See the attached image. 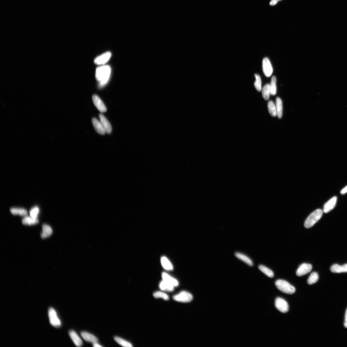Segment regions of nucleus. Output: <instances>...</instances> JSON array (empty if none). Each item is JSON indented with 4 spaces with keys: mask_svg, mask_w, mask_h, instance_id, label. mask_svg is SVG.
I'll return each mask as SVG.
<instances>
[{
    "mask_svg": "<svg viewBox=\"0 0 347 347\" xmlns=\"http://www.w3.org/2000/svg\"><path fill=\"white\" fill-rule=\"evenodd\" d=\"M312 265L309 264L303 263L299 267L296 271V275L298 276L305 275L310 272L312 269Z\"/></svg>",
    "mask_w": 347,
    "mask_h": 347,
    "instance_id": "1a4fd4ad",
    "label": "nucleus"
},
{
    "mask_svg": "<svg viewBox=\"0 0 347 347\" xmlns=\"http://www.w3.org/2000/svg\"><path fill=\"white\" fill-rule=\"evenodd\" d=\"M161 262L163 267L165 270H173V267L172 264L166 257H161Z\"/></svg>",
    "mask_w": 347,
    "mask_h": 347,
    "instance_id": "b1692460",
    "label": "nucleus"
},
{
    "mask_svg": "<svg viewBox=\"0 0 347 347\" xmlns=\"http://www.w3.org/2000/svg\"><path fill=\"white\" fill-rule=\"evenodd\" d=\"M154 297L156 298H161L165 300H168L169 296L166 294L160 291L156 292L153 294Z\"/></svg>",
    "mask_w": 347,
    "mask_h": 347,
    "instance_id": "2f4dec72",
    "label": "nucleus"
},
{
    "mask_svg": "<svg viewBox=\"0 0 347 347\" xmlns=\"http://www.w3.org/2000/svg\"><path fill=\"white\" fill-rule=\"evenodd\" d=\"M162 277L163 280L172 285L174 287H176L178 285L179 283L176 280L172 278L168 274L163 273L162 274Z\"/></svg>",
    "mask_w": 347,
    "mask_h": 347,
    "instance_id": "a211bd4d",
    "label": "nucleus"
},
{
    "mask_svg": "<svg viewBox=\"0 0 347 347\" xmlns=\"http://www.w3.org/2000/svg\"><path fill=\"white\" fill-rule=\"evenodd\" d=\"M276 77L273 76L271 79V83L270 84V94L275 95L276 93Z\"/></svg>",
    "mask_w": 347,
    "mask_h": 347,
    "instance_id": "c756f323",
    "label": "nucleus"
},
{
    "mask_svg": "<svg viewBox=\"0 0 347 347\" xmlns=\"http://www.w3.org/2000/svg\"><path fill=\"white\" fill-rule=\"evenodd\" d=\"M69 334L70 338L76 346L80 347L82 345L83 342L82 340L75 331L72 330L70 331Z\"/></svg>",
    "mask_w": 347,
    "mask_h": 347,
    "instance_id": "dca6fc26",
    "label": "nucleus"
},
{
    "mask_svg": "<svg viewBox=\"0 0 347 347\" xmlns=\"http://www.w3.org/2000/svg\"><path fill=\"white\" fill-rule=\"evenodd\" d=\"M23 224L27 225H32L36 224L39 222L37 219H33L31 217L26 216L22 220Z\"/></svg>",
    "mask_w": 347,
    "mask_h": 347,
    "instance_id": "393cba45",
    "label": "nucleus"
},
{
    "mask_svg": "<svg viewBox=\"0 0 347 347\" xmlns=\"http://www.w3.org/2000/svg\"><path fill=\"white\" fill-rule=\"evenodd\" d=\"M259 268L261 271L269 277L272 278L274 277L273 272L269 268L262 265H260Z\"/></svg>",
    "mask_w": 347,
    "mask_h": 347,
    "instance_id": "bb28decb",
    "label": "nucleus"
},
{
    "mask_svg": "<svg viewBox=\"0 0 347 347\" xmlns=\"http://www.w3.org/2000/svg\"><path fill=\"white\" fill-rule=\"evenodd\" d=\"M42 232L41 234V237L44 239L49 237L52 235V230L49 226L44 224L42 226Z\"/></svg>",
    "mask_w": 347,
    "mask_h": 347,
    "instance_id": "6ab92c4d",
    "label": "nucleus"
},
{
    "mask_svg": "<svg viewBox=\"0 0 347 347\" xmlns=\"http://www.w3.org/2000/svg\"><path fill=\"white\" fill-rule=\"evenodd\" d=\"M111 72V69L109 65H102L98 67L95 73L96 78L99 82L100 87L104 86L109 81Z\"/></svg>",
    "mask_w": 347,
    "mask_h": 347,
    "instance_id": "f257e3e1",
    "label": "nucleus"
},
{
    "mask_svg": "<svg viewBox=\"0 0 347 347\" xmlns=\"http://www.w3.org/2000/svg\"><path fill=\"white\" fill-rule=\"evenodd\" d=\"M276 103L277 116L279 119H281L283 115V105L281 99L279 97H277Z\"/></svg>",
    "mask_w": 347,
    "mask_h": 347,
    "instance_id": "aec40b11",
    "label": "nucleus"
},
{
    "mask_svg": "<svg viewBox=\"0 0 347 347\" xmlns=\"http://www.w3.org/2000/svg\"><path fill=\"white\" fill-rule=\"evenodd\" d=\"M39 209L37 206H36L32 208L30 212L31 217L33 219H37L38 215L39 213Z\"/></svg>",
    "mask_w": 347,
    "mask_h": 347,
    "instance_id": "473e14b6",
    "label": "nucleus"
},
{
    "mask_svg": "<svg viewBox=\"0 0 347 347\" xmlns=\"http://www.w3.org/2000/svg\"><path fill=\"white\" fill-rule=\"evenodd\" d=\"M268 108L269 112L272 116L276 117L277 116L276 105L272 101L268 102Z\"/></svg>",
    "mask_w": 347,
    "mask_h": 347,
    "instance_id": "5701e85b",
    "label": "nucleus"
},
{
    "mask_svg": "<svg viewBox=\"0 0 347 347\" xmlns=\"http://www.w3.org/2000/svg\"><path fill=\"white\" fill-rule=\"evenodd\" d=\"M48 315L50 322L51 325L56 328L61 326V322L54 309L52 308H50L48 310Z\"/></svg>",
    "mask_w": 347,
    "mask_h": 347,
    "instance_id": "20e7f679",
    "label": "nucleus"
},
{
    "mask_svg": "<svg viewBox=\"0 0 347 347\" xmlns=\"http://www.w3.org/2000/svg\"><path fill=\"white\" fill-rule=\"evenodd\" d=\"M319 278L318 273L315 272L312 273L309 277L307 283L309 285L315 283L318 280Z\"/></svg>",
    "mask_w": 347,
    "mask_h": 347,
    "instance_id": "cd10ccee",
    "label": "nucleus"
},
{
    "mask_svg": "<svg viewBox=\"0 0 347 347\" xmlns=\"http://www.w3.org/2000/svg\"><path fill=\"white\" fill-rule=\"evenodd\" d=\"M344 326L345 328H347V309L345 312Z\"/></svg>",
    "mask_w": 347,
    "mask_h": 347,
    "instance_id": "f704fd0d",
    "label": "nucleus"
},
{
    "mask_svg": "<svg viewBox=\"0 0 347 347\" xmlns=\"http://www.w3.org/2000/svg\"><path fill=\"white\" fill-rule=\"evenodd\" d=\"M93 346L94 347H102V345H100L98 343H95L93 344Z\"/></svg>",
    "mask_w": 347,
    "mask_h": 347,
    "instance_id": "e433bc0d",
    "label": "nucleus"
},
{
    "mask_svg": "<svg viewBox=\"0 0 347 347\" xmlns=\"http://www.w3.org/2000/svg\"><path fill=\"white\" fill-rule=\"evenodd\" d=\"M81 335L83 339L87 342L94 344L98 343L97 338L92 334L85 331L82 332Z\"/></svg>",
    "mask_w": 347,
    "mask_h": 347,
    "instance_id": "4468645a",
    "label": "nucleus"
},
{
    "mask_svg": "<svg viewBox=\"0 0 347 347\" xmlns=\"http://www.w3.org/2000/svg\"><path fill=\"white\" fill-rule=\"evenodd\" d=\"M347 193V186L342 189L340 192L342 195H344Z\"/></svg>",
    "mask_w": 347,
    "mask_h": 347,
    "instance_id": "72a5a7b5",
    "label": "nucleus"
},
{
    "mask_svg": "<svg viewBox=\"0 0 347 347\" xmlns=\"http://www.w3.org/2000/svg\"><path fill=\"white\" fill-rule=\"evenodd\" d=\"M92 122L95 130L97 133L101 135H104L105 134L106 131L100 121L96 118H93L92 120Z\"/></svg>",
    "mask_w": 347,
    "mask_h": 347,
    "instance_id": "ddd939ff",
    "label": "nucleus"
},
{
    "mask_svg": "<svg viewBox=\"0 0 347 347\" xmlns=\"http://www.w3.org/2000/svg\"><path fill=\"white\" fill-rule=\"evenodd\" d=\"M99 118L106 133L108 134L111 133L112 131V127L110 123L106 117L103 114H100Z\"/></svg>",
    "mask_w": 347,
    "mask_h": 347,
    "instance_id": "f8f14e48",
    "label": "nucleus"
},
{
    "mask_svg": "<svg viewBox=\"0 0 347 347\" xmlns=\"http://www.w3.org/2000/svg\"><path fill=\"white\" fill-rule=\"evenodd\" d=\"M337 197L335 196L329 200L324 206L323 212L324 213H328L332 210L336 205Z\"/></svg>",
    "mask_w": 347,
    "mask_h": 347,
    "instance_id": "9b49d317",
    "label": "nucleus"
},
{
    "mask_svg": "<svg viewBox=\"0 0 347 347\" xmlns=\"http://www.w3.org/2000/svg\"><path fill=\"white\" fill-rule=\"evenodd\" d=\"M112 53L110 52H106L97 57L94 60L95 64L98 65H104L110 60Z\"/></svg>",
    "mask_w": 347,
    "mask_h": 347,
    "instance_id": "0eeeda50",
    "label": "nucleus"
},
{
    "mask_svg": "<svg viewBox=\"0 0 347 347\" xmlns=\"http://www.w3.org/2000/svg\"><path fill=\"white\" fill-rule=\"evenodd\" d=\"M159 287L161 290L169 292L172 291L174 290V287L172 285L164 280L161 282Z\"/></svg>",
    "mask_w": 347,
    "mask_h": 347,
    "instance_id": "4be33fe9",
    "label": "nucleus"
},
{
    "mask_svg": "<svg viewBox=\"0 0 347 347\" xmlns=\"http://www.w3.org/2000/svg\"><path fill=\"white\" fill-rule=\"evenodd\" d=\"M277 288L282 292L285 294L292 295L295 292V287L287 282L283 280H278L275 283Z\"/></svg>",
    "mask_w": 347,
    "mask_h": 347,
    "instance_id": "7ed1b4c3",
    "label": "nucleus"
},
{
    "mask_svg": "<svg viewBox=\"0 0 347 347\" xmlns=\"http://www.w3.org/2000/svg\"><path fill=\"white\" fill-rule=\"evenodd\" d=\"M255 87L257 91L260 92L262 90V82L260 77L257 74H255Z\"/></svg>",
    "mask_w": 347,
    "mask_h": 347,
    "instance_id": "7c9ffc66",
    "label": "nucleus"
},
{
    "mask_svg": "<svg viewBox=\"0 0 347 347\" xmlns=\"http://www.w3.org/2000/svg\"><path fill=\"white\" fill-rule=\"evenodd\" d=\"M277 1H281V0H277Z\"/></svg>",
    "mask_w": 347,
    "mask_h": 347,
    "instance_id": "4c0bfd02",
    "label": "nucleus"
},
{
    "mask_svg": "<svg viewBox=\"0 0 347 347\" xmlns=\"http://www.w3.org/2000/svg\"><path fill=\"white\" fill-rule=\"evenodd\" d=\"M92 98L94 105L101 112L104 113L106 112L107 109L105 105L98 96L94 95Z\"/></svg>",
    "mask_w": 347,
    "mask_h": 347,
    "instance_id": "9d476101",
    "label": "nucleus"
},
{
    "mask_svg": "<svg viewBox=\"0 0 347 347\" xmlns=\"http://www.w3.org/2000/svg\"><path fill=\"white\" fill-rule=\"evenodd\" d=\"M10 211L13 215H19L21 216H26L27 215V211L25 209L22 208H13L10 209Z\"/></svg>",
    "mask_w": 347,
    "mask_h": 347,
    "instance_id": "412c9836",
    "label": "nucleus"
},
{
    "mask_svg": "<svg viewBox=\"0 0 347 347\" xmlns=\"http://www.w3.org/2000/svg\"><path fill=\"white\" fill-rule=\"evenodd\" d=\"M323 211L320 209H318L313 212L306 219L305 223V226L310 228L316 223L322 217Z\"/></svg>",
    "mask_w": 347,
    "mask_h": 347,
    "instance_id": "f03ea898",
    "label": "nucleus"
},
{
    "mask_svg": "<svg viewBox=\"0 0 347 347\" xmlns=\"http://www.w3.org/2000/svg\"><path fill=\"white\" fill-rule=\"evenodd\" d=\"M173 299L178 302L186 303L191 301L193 299V297L191 294L187 292L182 291L174 296Z\"/></svg>",
    "mask_w": 347,
    "mask_h": 347,
    "instance_id": "39448f33",
    "label": "nucleus"
},
{
    "mask_svg": "<svg viewBox=\"0 0 347 347\" xmlns=\"http://www.w3.org/2000/svg\"><path fill=\"white\" fill-rule=\"evenodd\" d=\"M115 340L121 345L125 347H132L131 343L127 341L118 337L114 338Z\"/></svg>",
    "mask_w": 347,
    "mask_h": 347,
    "instance_id": "c85d7f7f",
    "label": "nucleus"
},
{
    "mask_svg": "<svg viewBox=\"0 0 347 347\" xmlns=\"http://www.w3.org/2000/svg\"><path fill=\"white\" fill-rule=\"evenodd\" d=\"M278 1L277 0H272L270 2V5L271 6H274L276 5L278 2Z\"/></svg>",
    "mask_w": 347,
    "mask_h": 347,
    "instance_id": "c9c22d12",
    "label": "nucleus"
},
{
    "mask_svg": "<svg viewBox=\"0 0 347 347\" xmlns=\"http://www.w3.org/2000/svg\"><path fill=\"white\" fill-rule=\"evenodd\" d=\"M262 94L264 98L266 100L270 98V84L265 85L262 90Z\"/></svg>",
    "mask_w": 347,
    "mask_h": 347,
    "instance_id": "a878e982",
    "label": "nucleus"
},
{
    "mask_svg": "<svg viewBox=\"0 0 347 347\" xmlns=\"http://www.w3.org/2000/svg\"><path fill=\"white\" fill-rule=\"evenodd\" d=\"M235 255L237 258L248 265L250 266L253 265V264L252 261L247 255L240 252H236L235 253Z\"/></svg>",
    "mask_w": 347,
    "mask_h": 347,
    "instance_id": "f3484780",
    "label": "nucleus"
},
{
    "mask_svg": "<svg viewBox=\"0 0 347 347\" xmlns=\"http://www.w3.org/2000/svg\"><path fill=\"white\" fill-rule=\"evenodd\" d=\"M263 70L264 74L267 77H270L272 74L273 69L269 59L264 58L262 63Z\"/></svg>",
    "mask_w": 347,
    "mask_h": 347,
    "instance_id": "6e6552de",
    "label": "nucleus"
},
{
    "mask_svg": "<svg viewBox=\"0 0 347 347\" xmlns=\"http://www.w3.org/2000/svg\"><path fill=\"white\" fill-rule=\"evenodd\" d=\"M330 270L334 273L347 272V264L342 265L337 264L333 265L330 267Z\"/></svg>",
    "mask_w": 347,
    "mask_h": 347,
    "instance_id": "2eb2a0df",
    "label": "nucleus"
},
{
    "mask_svg": "<svg viewBox=\"0 0 347 347\" xmlns=\"http://www.w3.org/2000/svg\"><path fill=\"white\" fill-rule=\"evenodd\" d=\"M275 305L276 308L280 311L285 313L289 310V305L287 302L281 298H277L275 301Z\"/></svg>",
    "mask_w": 347,
    "mask_h": 347,
    "instance_id": "423d86ee",
    "label": "nucleus"
}]
</instances>
